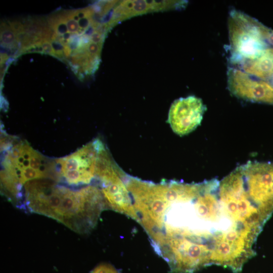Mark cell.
Masks as SVG:
<instances>
[{
  "label": "cell",
  "instance_id": "1",
  "mask_svg": "<svg viewBox=\"0 0 273 273\" xmlns=\"http://www.w3.org/2000/svg\"><path fill=\"white\" fill-rule=\"evenodd\" d=\"M202 186L172 181L148 209L145 230L156 252L168 264L197 266L216 251L220 232L211 221Z\"/></svg>",
  "mask_w": 273,
  "mask_h": 273
},
{
  "label": "cell",
  "instance_id": "2",
  "mask_svg": "<svg viewBox=\"0 0 273 273\" xmlns=\"http://www.w3.org/2000/svg\"><path fill=\"white\" fill-rule=\"evenodd\" d=\"M56 182L51 178L27 182L22 207L54 219L76 233L90 232L102 211L107 209L101 190L88 186L74 190Z\"/></svg>",
  "mask_w": 273,
  "mask_h": 273
},
{
  "label": "cell",
  "instance_id": "3",
  "mask_svg": "<svg viewBox=\"0 0 273 273\" xmlns=\"http://www.w3.org/2000/svg\"><path fill=\"white\" fill-rule=\"evenodd\" d=\"M219 193L268 219L273 211V163L249 161L238 166L219 182Z\"/></svg>",
  "mask_w": 273,
  "mask_h": 273
},
{
  "label": "cell",
  "instance_id": "4",
  "mask_svg": "<svg viewBox=\"0 0 273 273\" xmlns=\"http://www.w3.org/2000/svg\"><path fill=\"white\" fill-rule=\"evenodd\" d=\"M228 23L233 61L240 63L255 58L268 48L263 34L264 25L254 18L233 10Z\"/></svg>",
  "mask_w": 273,
  "mask_h": 273
},
{
  "label": "cell",
  "instance_id": "5",
  "mask_svg": "<svg viewBox=\"0 0 273 273\" xmlns=\"http://www.w3.org/2000/svg\"><path fill=\"white\" fill-rule=\"evenodd\" d=\"M100 143L99 140L95 141L70 155L56 160L58 180L61 179L71 186L90 184L96 176Z\"/></svg>",
  "mask_w": 273,
  "mask_h": 273
},
{
  "label": "cell",
  "instance_id": "6",
  "mask_svg": "<svg viewBox=\"0 0 273 273\" xmlns=\"http://www.w3.org/2000/svg\"><path fill=\"white\" fill-rule=\"evenodd\" d=\"M228 87L236 97L246 101L273 105V85L269 82L230 68L227 73Z\"/></svg>",
  "mask_w": 273,
  "mask_h": 273
},
{
  "label": "cell",
  "instance_id": "7",
  "mask_svg": "<svg viewBox=\"0 0 273 273\" xmlns=\"http://www.w3.org/2000/svg\"><path fill=\"white\" fill-rule=\"evenodd\" d=\"M206 110L202 100L194 96L175 100L169 110L168 122L173 131L183 136L194 130L201 123Z\"/></svg>",
  "mask_w": 273,
  "mask_h": 273
},
{
  "label": "cell",
  "instance_id": "8",
  "mask_svg": "<svg viewBox=\"0 0 273 273\" xmlns=\"http://www.w3.org/2000/svg\"><path fill=\"white\" fill-rule=\"evenodd\" d=\"M182 1H123L114 7L108 25L111 28L117 23L148 13L175 10L186 6Z\"/></svg>",
  "mask_w": 273,
  "mask_h": 273
},
{
  "label": "cell",
  "instance_id": "9",
  "mask_svg": "<svg viewBox=\"0 0 273 273\" xmlns=\"http://www.w3.org/2000/svg\"><path fill=\"white\" fill-rule=\"evenodd\" d=\"M240 63L246 73L262 80L270 79L273 77V48L268 47L258 57Z\"/></svg>",
  "mask_w": 273,
  "mask_h": 273
},
{
  "label": "cell",
  "instance_id": "10",
  "mask_svg": "<svg viewBox=\"0 0 273 273\" xmlns=\"http://www.w3.org/2000/svg\"><path fill=\"white\" fill-rule=\"evenodd\" d=\"M1 44L6 48L12 50H20V46L18 41L15 32L11 28L10 26L6 23L2 22L1 27Z\"/></svg>",
  "mask_w": 273,
  "mask_h": 273
},
{
  "label": "cell",
  "instance_id": "11",
  "mask_svg": "<svg viewBox=\"0 0 273 273\" xmlns=\"http://www.w3.org/2000/svg\"><path fill=\"white\" fill-rule=\"evenodd\" d=\"M90 273H121L110 264L101 263L95 267Z\"/></svg>",
  "mask_w": 273,
  "mask_h": 273
},
{
  "label": "cell",
  "instance_id": "12",
  "mask_svg": "<svg viewBox=\"0 0 273 273\" xmlns=\"http://www.w3.org/2000/svg\"><path fill=\"white\" fill-rule=\"evenodd\" d=\"M43 53L49 54L55 56V53L53 48L50 40H45L41 42Z\"/></svg>",
  "mask_w": 273,
  "mask_h": 273
},
{
  "label": "cell",
  "instance_id": "13",
  "mask_svg": "<svg viewBox=\"0 0 273 273\" xmlns=\"http://www.w3.org/2000/svg\"><path fill=\"white\" fill-rule=\"evenodd\" d=\"M263 34L266 42L270 44L273 48V30L269 29L264 26L263 28Z\"/></svg>",
  "mask_w": 273,
  "mask_h": 273
}]
</instances>
